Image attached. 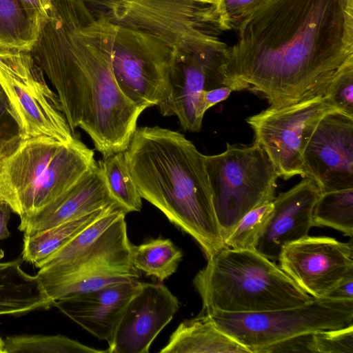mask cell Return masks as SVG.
Segmentation results:
<instances>
[{
	"label": "cell",
	"instance_id": "1",
	"mask_svg": "<svg viewBox=\"0 0 353 353\" xmlns=\"http://www.w3.org/2000/svg\"><path fill=\"white\" fill-rule=\"evenodd\" d=\"M236 32L224 85L289 105L325 95L353 57V0H269Z\"/></svg>",
	"mask_w": 353,
	"mask_h": 353
},
{
	"label": "cell",
	"instance_id": "2",
	"mask_svg": "<svg viewBox=\"0 0 353 353\" xmlns=\"http://www.w3.org/2000/svg\"><path fill=\"white\" fill-rule=\"evenodd\" d=\"M118 26L86 0H54L30 53L57 91L74 132L105 158L125 151L145 110L120 89L112 69Z\"/></svg>",
	"mask_w": 353,
	"mask_h": 353
},
{
	"label": "cell",
	"instance_id": "3",
	"mask_svg": "<svg viewBox=\"0 0 353 353\" xmlns=\"http://www.w3.org/2000/svg\"><path fill=\"white\" fill-rule=\"evenodd\" d=\"M125 154L142 199L191 236L207 259L225 248L204 155L192 141L170 129L140 127Z\"/></svg>",
	"mask_w": 353,
	"mask_h": 353
},
{
	"label": "cell",
	"instance_id": "4",
	"mask_svg": "<svg viewBox=\"0 0 353 353\" xmlns=\"http://www.w3.org/2000/svg\"><path fill=\"white\" fill-rule=\"evenodd\" d=\"M96 163L94 151L76 137L68 143L45 136L21 139L0 159V200L19 216V229Z\"/></svg>",
	"mask_w": 353,
	"mask_h": 353
},
{
	"label": "cell",
	"instance_id": "5",
	"mask_svg": "<svg viewBox=\"0 0 353 353\" xmlns=\"http://www.w3.org/2000/svg\"><path fill=\"white\" fill-rule=\"evenodd\" d=\"M193 279L199 314L257 312L301 305L314 298L256 250L224 248Z\"/></svg>",
	"mask_w": 353,
	"mask_h": 353
},
{
	"label": "cell",
	"instance_id": "6",
	"mask_svg": "<svg viewBox=\"0 0 353 353\" xmlns=\"http://www.w3.org/2000/svg\"><path fill=\"white\" fill-rule=\"evenodd\" d=\"M86 1L117 25L148 33L174 52L200 53L224 43L215 6L190 0Z\"/></svg>",
	"mask_w": 353,
	"mask_h": 353
},
{
	"label": "cell",
	"instance_id": "7",
	"mask_svg": "<svg viewBox=\"0 0 353 353\" xmlns=\"http://www.w3.org/2000/svg\"><path fill=\"white\" fill-rule=\"evenodd\" d=\"M212 202L223 241L250 210L274 199L277 170L263 148L226 144L222 153L206 156Z\"/></svg>",
	"mask_w": 353,
	"mask_h": 353
},
{
	"label": "cell",
	"instance_id": "8",
	"mask_svg": "<svg viewBox=\"0 0 353 353\" xmlns=\"http://www.w3.org/2000/svg\"><path fill=\"white\" fill-rule=\"evenodd\" d=\"M208 316L221 330L254 353L291 337L353 324V300L314 298L292 307Z\"/></svg>",
	"mask_w": 353,
	"mask_h": 353
},
{
	"label": "cell",
	"instance_id": "9",
	"mask_svg": "<svg viewBox=\"0 0 353 353\" xmlns=\"http://www.w3.org/2000/svg\"><path fill=\"white\" fill-rule=\"evenodd\" d=\"M0 87L21 139L45 136L68 143L75 137L57 94L48 86L30 52L0 50Z\"/></svg>",
	"mask_w": 353,
	"mask_h": 353
},
{
	"label": "cell",
	"instance_id": "10",
	"mask_svg": "<svg viewBox=\"0 0 353 353\" xmlns=\"http://www.w3.org/2000/svg\"><path fill=\"white\" fill-rule=\"evenodd\" d=\"M173 59V50L155 37L118 26L113 72L121 91L138 106H158L168 99Z\"/></svg>",
	"mask_w": 353,
	"mask_h": 353
},
{
	"label": "cell",
	"instance_id": "11",
	"mask_svg": "<svg viewBox=\"0 0 353 353\" xmlns=\"http://www.w3.org/2000/svg\"><path fill=\"white\" fill-rule=\"evenodd\" d=\"M336 110L325 95L289 105L270 106L249 117L247 122L254 131L255 141L275 166L279 176L287 180L303 177V154L321 119Z\"/></svg>",
	"mask_w": 353,
	"mask_h": 353
},
{
	"label": "cell",
	"instance_id": "12",
	"mask_svg": "<svg viewBox=\"0 0 353 353\" xmlns=\"http://www.w3.org/2000/svg\"><path fill=\"white\" fill-rule=\"evenodd\" d=\"M228 47L225 43L200 53L174 51L170 93L158 105L163 116H176L183 130L200 131L204 116L200 110L201 94L223 85Z\"/></svg>",
	"mask_w": 353,
	"mask_h": 353
},
{
	"label": "cell",
	"instance_id": "13",
	"mask_svg": "<svg viewBox=\"0 0 353 353\" xmlns=\"http://www.w3.org/2000/svg\"><path fill=\"white\" fill-rule=\"evenodd\" d=\"M278 261L281 270L314 299L325 298L353 274V247L325 236H306L287 245Z\"/></svg>",
	"mask_w": 353,
	"mask_h": 353
},
{
	"label": "cell",
	"instance_id": "14",
	"mask_svg": "<svg viewBox=\"0 0 353 353\" xmlns=\"http://www.w3.org/2000/svg\"><path fill=\"white\" fill-rule=\"evenodd\" d=\"M303 171L321 193L353 188V116L334 110L321 119L305 148Z\"/></svg>",
	"mask_w": 353,
	"mask_h": 353
},
{
	"label": "cell",
	"instance_id": "15",
	"mask_svg": "<svg viewBox=\"0 0 353 353\" xmlns=\"http://www.w3.org/2000/svg\"><path fill=\"white\" fill-rule=\"evenodd\" d=\"M179 307L163 283L141 282L118 321L108 353H147Z\"/></svg>",
	"mask_w": 353,
	"mask_h": 353
},
{
	"label": "cell",
	"instance_id": "16",
	"mask_svg": "<svg viewBox=\"0 0 353 353\" xmlns=\"http://www.w3.org/2000/svg\"><path fill=\"white\" fill-rule=\"evenodd\" d=\"M320 194L316 184L305 177L274 197L270 218L255 250L270 260L278 261L287 245L307 236L313 227L314 207Z\"/></svg>",
	"mask_w": 353,
	"mask_h": 353
},
{
	"label": "cell",
	"instance_id": "17",
	"mask_svg": "<svg viewBox=\"0 0 353 353\" xmlns=\"http://www.w3.org/2000/svg\"><path fill=\"white\" fill-rule=\"evenodd\" d=\"M140 281L131 280L62 297L54 307L100 340L109 343L128 302Z\"/></svg>",
	"mask_w": 353,
	"mask_h": 353
},
{
	"label": "cell",
	"instance_id": "18",
	"mask_svg": "<svg viewBox=\"0 0 353 353\" xmlns=\"http://www.w3.org/2000/svg\"><path fill=\"white\" fill-rule=\"evenodd\" d=\"M117 203L108 188L100 161L74 185L19 230L30 236Z\"/></svg>",
	"mask_w": 353,
	"mask_h": 353
},
{
	"label": "cell",
	"instance_id": "19",
	"mask_svg": "<svg viewBox=\"0 0 353 353\" xmlns=\"http://www.w3.org/2000/svg\"><path fill=\"white\" fill-rule=\"evenodd\" d=\"M22 258L0 263V316H21L54 307L37 276L21 268Z\"/></svg>",
	"mask_w": 353,
	"mask_h": 353
},
{
	"label": "cell",
	"instance_id": "20",
	"mask_svg": "<svg viewBox=\"0 0 353 353\" xmlns=\"http://www.w3.org/2000/svg\"><path fill=\"white\" fill-rule=\"evenodd\" d=\"M161 353H250L221 330L208 315L182 321Z\"/></svg>",
	"mask_w": 353,
	"mask_h": 353
},
{
	"label": "cell",
	"instance_id": "21",
	"mask_svg": "<svg viewBox=\"0 0 353 353\" xmlns=\"http://www.w3.org/2000/svg\"><path fill=\"white\" fill-rule=\"evenodd\" d=\"M112 205L34 234L23 236V261L41 268L52 254L101 216Z\"/></svg>",
	"mask_w": 353,
	"mask_h": 353
},
{
	"label": "cell",
	"instance_id": "22",
	"mask_svg": "<svg viewBox=\"0 0 353 353\" xmlns=\"http://www.w3.org/2000/svg\"><path fill=\"white\" fill-rule=\"evenodd\" d=\"M182 256L169 239L158 238L132 245L130 259L137 270L163 281L176 271Z\"/></svg>",
	"mask_w": 353,
	"mask_h": 353
},
{
	"label": "cell",
	"instance_id": "23",
	"mask_svg": "<svg viewBox=\"0 0 353 353\" xmlns=\"http://www.w3.org/2000/svg\"><path fill=\"white\" fill-rule=\"evenodd\" d=\"M139 279V270L132 265H105L78 275L62 284L46 289L44 292L54 303L64 296Z\"/></svg>",
	"mask_w": 353,
	"mask_h": 353
},
{
	"label": "cell",
	"instance_id": "24",
	"mask_svg": "<svg viewBox=\"0 0 353 353\" xmlns=\"http://www.w3.org/2000/svg\"><path fill=\"white\" fill-rule=\"evenodd\" d=\"M39 31L19 0H0V50L30 51Z\"/></svg>",
	"mask_w": 353,
	"mask_h": 353
},
{
	"label": "cell",
	"instance_id": "25",
	"mask_svg": "<svg viewBox=\"0 0 353 353\" xmlns=\"http://www.w3.org/2000/svg\"><path fill=\"white\" fill-rule=\"evenodd\" d=\"M313 226H327L353 234V188L321 193L314 207Z\"/></svg>",
	"mask_w": 353,
	"mask_h": 353
},
{
	"label": "cell",
	"instance_id": "26",
	"mask_svg": "<svg viewBox=\"0 0 353 353\" xmlns=\"http://www.w3.org/2000/svg\"><path fill=\"white\" fill-rule=\"evenodd\" d=\"M110 192L127 213L139 212L142 198L139 193L125 157V151L117 152L99 160Z\"/></svg>",
	"mask_w": 353,
	"mask_h": 353
},
{
	"label": "cell",
	"instance_id": "27",
	"mask_svg": "<svg viewBox=\"0 0 353 353\" xmlns=\"http://www.w3.org/2000/svg\"><path fill=\"white\" fill-rule=\"evenodd\" d=\"M6 353H106L63 335L23 334L4 339Z\"/></svg>",
	"mask_w": 353,
	"mask_h": 353
},
{
	"label": "cell",
	"instance_id": "28",
	"mask_svg": "<svg viewBox=\"0 0 353 353\" xmlns=\"http://www.w3.org/2000/svg\"><path fill=\"white\" fill-rule=\"evenodd\" d=\"M272 210V201L248 212L224 241L225 248L254 250L268 223Z\"/></svg>",
	"mask_w": 353,
	"mask_h": 353
},
{
	"label": "cell",
	"instance_id": "29",
	"mask_svg": "<svg viewBox=\"0 0 353 353\" xmlns=\"http://www.w3.org/2000/svg\"><path fill=\"white\" fill-rule=\"evenodd\" d=\"M325 97L335 109L353 116V57L337 70Z\"/></svg>",
	"mask_w": 353,
	"mask_h": 353
},
{
	"label": "cell",
	"instance_id": "30",
	"mask_svg": "<svg viewBox=\"0 0 353 353\" xmlns=\"http://www.w3.org/2000/svg\"><path fill=\"white\" fill-rule=\"evenodd\" d=\"M312 353H353V324L313 332Z\"/></svg>",
	"mask_w": 353,
	"mask_h": 353
},
{
	"label": "cell",
	"instance_id": "31",
	"mask_svg": "<svg viewBox=\"0 0 353 353\" xmlns=\"http://www.w3.org/2000/svg\"><path fill=\"white\" fill-rule=\"evenodd\" d=\"M269 0H221L216 7L223 31H236L252 12Z\"/></svg>",
	"mask_w": 353,
	"mask_h": 353
},
{
	"label": "cell",
	"instance_id": "32",
	"mask_svg": "<svg viewBox=\"0 0 353 353\" xmlns=\"http://www.w3.org/2000/svg\"><path fill=\"white\" fill-rule=\"evenodd\" d=\"M20 140L18 124L0 87V159L11 152Z\"/></svg>",
	"mask_w": 353,
	"mask_h": 353
},
{
	"label": "cell",
	"instance_id": "33",
	"mask_svg": "<svg viewBox=\"0 0 353 353\" xmlns=\"http://www.w3.org/2000/svg\"><path fill=\"white\" fill-rule=\"evenodd\" d=\"M312 333L301 334L282 341L258 348L254 353L310 352Z\"/></svg>",
	"mask_w": 353,
	"mask_h": 353
},
{
	"label": "cell",
	"instance_id": "34",
	"mask_svg": "<svg viewBox=\"0 0 353 353\" xmlns=\"http://www.w3.org/2000/svg\"><path fill=\"white\" fill-rule=\"evenodd\" d=\"M30 21L39 32L47 21L54 0H19Z\"/></svg>",
	"mask_w": 353,
	"mask_h": 353
},
{
	"label": "cell",
	"instance_id": "35",
	"mask_svg": "<svg viewBox=\"0 0 353 353\" xmlns=\"http://www.w3.org/2000/svg\"><path fill=\"white\" fill-rule=\"evenodd\" d=\"M232 92V89L225 85L203 90L200 97L201 114L204 115L209 108L228 99Z\"/></svg>",
	"mask_w": 353,
	"mask_h": 353
},
{
	"label": "cell",
	"instance_id": "36",
	"mask_svg": "<svg viewBox=\"0 0 353 353\" xmlns=\"http://www.w3.org/2000/svg\"><path fill=\"white\" fill-rule=\"evenodd\" d=\"M337 300H353V274L345 277L327 296Z\"/></svg>",
	"mask_w": 353,
	"mask_h": 353
},
{
	"label": "cell",
	"instance_id": "37",
	"mask_svg": "<svg viewBox=\"0 0 353 353\" xmlns=\"http://www.w3.org/2000/svg\"><path fill=\"white\" fill-rule=\"evenodd\" d=\"M12 212L10 206L0 200V241L8 238L10 233L8 228V223Z\"/></svg>",
	"mask_w": 353,
	"mask_h": 353
},
{
	"label": "cell",
	"instance_id": "38",
	"mask_svg": "<svg viewBox=\"0 0 353 353\" xmlns=\"http://www.w3.org/2000/svg\"><path fill=\"white\" fill-rule=\"evenodd\" d=\"M194 2L207 4V5H211V6H215L216 7L219 5V3L221 2V0H190Z\"/></svg>",
	"mask_w": 353,
	"mask_h": 353
},
{
	"label": "cell",
	"instance_id": "39",
	"mask_svg": "<svg viewBox=\"0 0 353 353\" xmlns=\"http://www.w3.org/2000/svg\"><path fill=\"white\" fill-rule=\"evenodd\" d=\"M0 353H6L4 340L0 336Z\"/></svg>",
	"mask_w": 353,
	"mask_h": 353
},
{
	"label": "cell",
	"instance_id": "40",
	"mask_svg": "<svg viewBox=\"0 0 353 353\" xmlns=\"http://www.w3.org/2000/svg\"><path fill=\"white\" fill-rule=\"evenodd\" d=\"M4 254L3 250L0 248V260L3 258Z\"/></svg>",
	"mask_w": 353,
	"mask_h": 353
}]
</instances>
